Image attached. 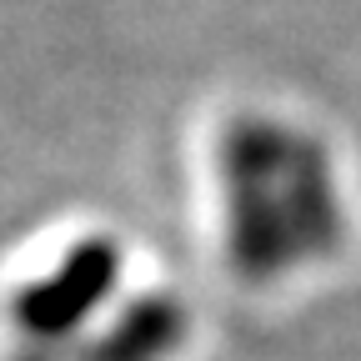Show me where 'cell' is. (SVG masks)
<instances>
[{"label":"cell","instance_id":"obj_1","mask_svg":"<svg viewBox=\"0 0 361 361\" xmlns=\"http://www.w3.org/2000/svg\"><path fill=\"white\" fill-rule=\"evenodd\" d=\"M286 135L291 130L246 116L221 141V171L226 196H231V261L246 276H271L296 261L276 201V166L286 156Z\"/></svg>","mask_w":361,"mask_h":361},{"label":"cell","instance_id":"obj_2","mask_svg":"<svg viewBox=\"0 0 361 361\" xmlns=\"http://www.w3.org/2000/svg\"><path fill=\"white\" fill-rule=\"evenodd\" d=\"M116 276H121V251H116V241L85 236L80 246L66 251V261L51 271V276L30 281V286L16 296V322H20V331H25L30 341H40V346L66 341V336L85 322V316L111 296Z\"/></svg>","mask_w":361,"mask_h":361},{"label":"cell","instance_id":"obj_3","mask_svg":"<svg viewBox=\"0 0 361 361\" xmlns=\"http://www.w3.org/2000/svg\"><path fill=\"white\" fill-rule=\"evenodd\" d=\"M276 201H281V221L286 236L301 251H331L341 236V211L331 196V171H326V151L311 146L306 135H286V156L276 166Z\"/></svg>","mask_w":361,"mask_h":361},{"label":"cell","instance_id":"obj_4","mask_svg":"<svg viewBox=\"0 0 361 361\" xmlns=\"http://www.w3.org/2000/svg\"><path fill=\"white\" fill-rule=\"evenodd\" d=\"M180 336H186V311L171 296H141L101 341L75 346L61 361H166L180 346Z\"/></svg>","mask_w":361,"mask_h":361}]
</instances>
